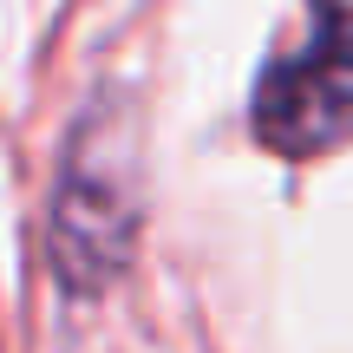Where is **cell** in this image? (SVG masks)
<instances>
[{"label":"cell","instance_id":"cell-2","mask_svg":"<svg viewBox=\"0 0 353 353\" xmlns=\"http://www.w3.org/2000/svg\"><path fill=\"white\" fill-rule=\"evenodd\" d=\"M255 138L281 157H314L353 138V13L321 7L314 33L255 85Z\"/></svg>","mask_w":353,"mask_h":353},{"label":"cell","instance_id":"cell-1","mask_svg":"<svg viewBox=\"0 0 353 353\" xmlns=\"http://www.w3.org/2000/svg\"><path fill=\"white\" fill-rule=\"evenodd\" d=\"M138 229V190H131V144L105 118L79 125L65 151V183L52 203V262L72 294L112 288V275L131 262Z\"/></svg>","mask_w":353,"mask_h":353}]
</instances>
